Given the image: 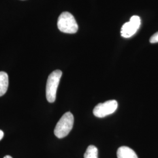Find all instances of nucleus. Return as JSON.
<instances>
[{
  "label": "nucleus",
  "mask_w": 158,
  "mask_h": 158,
  "mask_svg": "<svg viewBox=\"0 0 158 158\" xmlns=\"http://www.w3.org/2000/svg\"><path fill=\"white\" fill-rule=\"evenodd\" d=\"M62 72L60 70H56L49 76L46 87V96L48 102L52 103L56 100L57 90L59 85Z\"/></svg>",
  "instance_id": "f257e3e1"
},
{
  "label": "nucleus",
  "mask_w": 158,
  "mask_h": 158,
  "mask_svg": "<svg viewBox=\"0 0 158 158\" xmlns=\"http://www.w3.org/2000/svg\"><path fill=\"white\" fill-rule=\"evenodd\" d=\"M57 27L63 33L75 34L78 31V25L73 15L68 12H63L58 18Z\"/></svg>",
  "instance_id": "f03ea898"
},
{
  "label": "nucleus",
  "mask_w": 158,
  "mask_h": 158,
  "mask_svg": "<svg viewBox=\"0 0 158 158\" xmlns=\"http://www.w3.org/2000/svg\"><path fill=\"white\" fill-rule=\"evenodd\" d=\"M73 124V115L70 112L64 114L55 127L54 130L55 135L60 139L64 138L72 130Z\"/></svg>",
  "instance_id": "7ed1b4c3"
},
{
  "label": "nucleus",
  "mask_w": 158,
  "mask_h": 158,
  "mask_svg": "<svg viewBox=\"0 0 158 158\" xmlns=\"http://www.w3.org/2000/svg\"><path fill=\"white\" fill-rule=\"evenodd\" d=\"M118 108L116 100H109L98 104L93 110V114L98 118H103L114 113Z\"/></svg>",
  "instance_id": "20e7f679"
},
{
  "label": "nucleus",
  "mask_w": 158,
  "mask_h": 158,
  "mask_svg": "<svg viewBox=\"0 0 158 158\" xmlns=\"http://www.w3.org/2000/svg\"><path fill=\"white\" fill-rule=\"evenodd\" d=\"M141 23L139 16L134 15L131 18L130 21L125 23L121 28V35L125 38H129L136 34L139 28Z\"/></svg>",
  "instance_id": "39448f33"
},
{
  "label": "nucleus",
  "mask_w": 158,
  "mask_h": 158,
  "mask_svg": "<svg viewBox=\"0 0 158 158\" xmlns=\"http://www.w3.org/2000/svg\"><path fill=\"white\" fill-rule=\"evenodd\" d=\"M118 158H138L135 151L129 147H121L117 150Z\"/></svg>",
  "instance_id": "423d86ee"
},
{
  "label": "nucleus",
  "mask_w": 158,
  "mask_h": 158,
  "mask_svg": "<svg viewBox=\"0 0 158 158\" xmlns=\"http://www.w3.org/2000/svg\"><path fill=\"white\" fill-rule=\"evenodd\" d=\"M8 76L4 72H0V97L4 96L8 90Z\"/></svg>",
  "instance_id": "0eeeda50"
},
{
  "label": "nucleus",
  "mask_w": 158,
  "mask_h": 158,
  "mask_svg": "<svg viewBox=\"0 0 158 158\" xmlns=\"http://www.w3.org/2000/svg\"><path fill=\"white\" fill-rule=\"evenodd\" d=\"M85 158H98V149L94 145L89 146L85 155Z\"/></svg>",
  "instance_id": "6e6552de"
},
{
  "label": "nucleus",
  "mask_w": 158,
  "mask_h": 158,
  "mask_svg": "<svg viewBox=\"0 0 158 158\" xmlns=\"http://www.w3.org/2000/svg\"><path fill=\"white\" fill-rule=\"evenodd\" d=\"M149 41L151 44L158 43V32L153 35L151 37Z\"/></svg>",
  "instance_id": "1a4fd4ad"
},
{
  "label": "nucleus",
  "mask_w": 158,
  "mask_h": 158,
  "mask_svg": "<svg viewBox=\"0 0 158 158\" xmlns=\"http://www.w3.org/2000/svg\"><path fill=\"white\" fill-rule=\"evenodd\" d=\"M3 137H4V132L2 130H0V141L2 139Z\"/></svg>",
  "instance_id": "9d476101"
},
{
  "label": "nucleus",
  "mask_w": 158,
  "mask_h": 158,
  "mask_svg": "<svg viewBox=\"0 0 158 158\" xmlns=\"http://www.w3.org/2000/svg\"><path fill=\"white\" fill-rule=\"evenodd\" d=\"M4 158H12L11 156H10V155H6V156Z\"/></svg>",
  "instance_id": "9b49d317"
}]
</instances>
